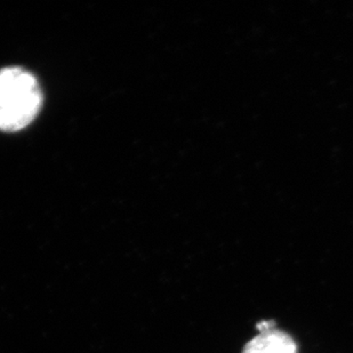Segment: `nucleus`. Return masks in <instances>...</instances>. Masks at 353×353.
<instances>
[{"instance_id":"f03ea898","label":"nucleus","mask_w":353,"mask_h":353,"mask_svg":"<svg viewBox=\"0 0 353 353\" xmlns=\"http://www.w3.org/2000/svg\"><path fill=\"white\" fill-rule=\"evenodd\" d=\"M243 353H297V350L288 335L270 330L250 341Z\"/></svg>"},{"instance_id":"f257e3e1","label":"nucleus","mask_w":353,"mask_h":353,"mask_svg":"<svg viewBox=\"0 0 353 353\" xmlns=\"http://www.w3.org/2000/svg\"><path fill=\"white\" fill-rule=\"evenodd\" d=\"M43 95L37 79L17 67L0 70V130L13 133L37 117Z\"/></svg>"}]
</instances>
